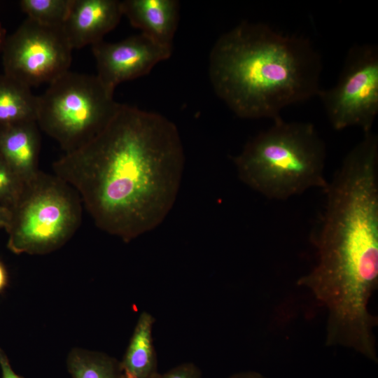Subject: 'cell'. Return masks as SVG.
Wrapping results in <instances>:
<instances>
[{
    "label": "cell",
    "instance_id": "obj_1",
    "mask_svg": "<svg viewBox=\"0 0 378 378\" xmlns=\"http://www.w3.org/2000/svg\"><path fill=\"white\" fill-rule=\"evenodd\" d=\"M185 166L175 124L120 104L94 138L52 164L96 226L127 243L158 227L171 211Z\"/></svg>",
    "mask_w": 378,
    "mask_h": 378
},
{
    "label": "cell",
    "instance_id": "obj_2",
    "mask_svg": "<svg viewBox=\"0 0 378 378\" xmlns=\"http://www.w3.org/2000/svg\"><path fill=\"white\" fill-rule=\"evenodd\" d=\"M322 61L305 37L263 22L243 21L223 33L209 55L216 95L238 117H281L292 104L318 96Z\"/></svg>",
    "mask_w": 378,
    "mask_h": 378
},
{
    "label": "cell",
    "instance_id": "obj_3",
    "mask_svg": "<svg viewBox=\"0 0 378 378\" xmlns=\"http://www.w3.org/2000/svg\"><path fill=\"white\" fill-rule=\"evenodd\" d=\"M326 144L315 126L279 117L233 158L240 181L270 200H286L310 188L324 190Z\"/></svg>",
    "mask_w": 378,
    "mask_h": 378
},
{
    "label": "cell",
    "instance_id": "obj_4",
    "mask_svg": "<svg viewBox=\"0 0 378 378\" xmlns=\"http://www.w3.org/2000/svg\"><path fill=\"white\" fill-rule=\"evenodd\" d=\"M78 192L55 174L41 170L24 182L9 209L7 247L15 254L46 255L62 247L81 224Z\"/></svg>",
    "mask_w": 378,
    "mask_h": 378
},
{
    "label": "cell",
    "instance_id": "obj_5",
    "mask_svg": "<svg viewBox=\"0 0 378 378\" xmlns=\"http://www.w3.org/2000/svg\"><path fill=\"white\" fill-rule=\"evenodd\" d=\"M38 98L36 123L64 153L94 138L120 105L96 75L70 71L50 83Z\"/></svg>",
    "mask_w": 378,
    "mask_h": 378
},
{
    "label": "cell",
    "instance_id": "obj_6",
    "mask_svg": "<svg viewBox=\"0 0 378 378\" xmlns=\"http://www.w3.org/2000/svg\"><path fill=\"white\" fill-rule=\"evenodd\" d=\"M335 130L358 127L372 131L378 114V46L355 44L344 58L336 84L318 96Z\"/></svg>",
    "mask_w": 378,
    "mask_h": 378
},
{
    "label": "cell",
    "instance_id": "obj_7",
    "mask_svg": "<svg viewBox=\"0 0 378 378\" xmlns=\"http://www.w3.org/2000/svg\"><path fill=\"white\" fill-rule=\"evenodd\" d=\"M71 48L62 27H49L26 18L7 36L4 74L29 88L51 83L69 71Z\"/></svg>",
    "mask_w": 378,
    "mask_h": 378
},
{
    "label": "cell",
    "instance_id": "obj_8",
    "mask_svg": "<svg viewBox=\"0 0 378 378\" xmlns=\"http://www.w3.org/2000/svg\"><path fill=\"white\" fill-rule=\"evenodd\" d=\"M92 51L96 76L113 94L120 83L148 74L172 53V49L156 43L141 33L117 42L102 40L92 46Z\"/></svg>",
    "mask_w": 378,
    "mask_h": 378
},
{
    "label": "cell",
    "instance_id": "obj_9",
    "mask_svg": "<svg viewBox=\"0 0 378 378\" xmlns=\"http://www.w3.org/2000/svg\"><path fill=\"white\" fill-rule=\"evenodd\" d=\"M122 15L120 1L72 0L62 29L71 48L80 49L102 41Z\"/></svg>",
    "mask_w": 378,
    "mask_h": 378
},
{
    "label": "cell",
    "instance_id": "obj_10",
    "mask_svg": "<svg viewBox=\"0 0 378 378\" xmlns=\"http://www.w3.org/2000/svg\"><path fill=\"white\" fill-rule=\"evenodd\" d=\"M123 15L131 24L156 43L173 49L179 20V3L176 0H125Z\"/></svg>",
    "mask_w": 378,
    "mask_h": 378
},
{
    "label": "cell",
    "instance_id": "obj_11",
    "mask_svg": "<svg viewBox=\"0 0 378 378\" xmlns=\"http://www.w3.org/2000/svg\"><path fill=\"white\" fill-rule=\"evenodd\" d=\"M38 128L36 121L0 127V155L24 182L40 171Z\"/></svg>",
    "mask_w": 378,
    "mask_h": 378
},
{
    "label": "cell",
    "instance_id": "obj_12",
    "mask_svg": "<svg viewBox=\"0 0 378 378\" xmlns=\"http://www.w3.org/2000/svg\"><path fill=\"white\" fill-rule=\"evenodd\" d=\"M155 317L147 312L139 315L120 362V378H159L153 338Z\"/></svg>",
    "mask_w": 378,
    "mask_h": 378
},
{
    "label": "cell",
    "instance_id": "obj_13",
    "mask_svg": "<svg viewBox=\"0 0 378 378\" xmlns=\"http://www.w3.org/2000/svg\"><path fill=\"white\" fill-rule=\"evenodd\" d=\"M38 101L31 88L4 74L0 75V127L36 122Z\"/></svg>",
    "mask_w": 378,
    "mask_h": 378
},
{
    "label": "cell",
    "instance_id": "obj_14",
    "mask_svg": "<svg viewBox=\"0 0 378 378\" xmlns=\"http://www.w3.org/2000/svg\"><path fill=\"white\" fill-rule=\"evenodd\" d=\"M66 365L73 378H120L119 361L100 351L73 348Z\"/></svg>",
    "mask_w": 378,
    "mask_h": 378
},
{
    "label": "cell",
    "instance_id": "obj_15",
    "mask_svg": "<svg viewBox=\"0 0 378 378\" xmlns=\"http://www.w3.org/2000/svg\"><path fill=\"white\" fill-rule=\"evenodd\" d=\"M72 0H21V10L29 18L49 27H62Z\"/></svg>",
    "mask_w": 378,
    "mask_h": 378
},
{
    "label": "cell",
    "instance_id": "obj_16",
    "mask_svg": "<svg viewBox=\"0 0 378 378\" xmlns=\"http://www.w3.org/2000/svg\"><path fill=\"white\" fill-rule=\"evenodd\" d=\"M24 184L0 155V204L10 209L18 199Z\"/></svg>",
    "mask_w": 378,
    "mask_h": 378
},
{
    "label": "cell",
    "instance_id": "obj_17",
    "mask_svg": "<svg viewBox=\"0 0 378 378\" xmlns=\"http://www.w3.org/2000/svg\"><path fill=\"white\" fill-rule=\"evenodd\" d=\"M159 378H202L200 369L192 363H181L163 374Z\"/></svg>",
    "mask_w": 378,
    "mask_h": 378
},
{
    "label": "cell",
    "instance_id": "obj_18",
    "mask_svg": "<svg viewBox=\"0 0 378 378\" xmlns=\"http://www.w3.org/2000/svg\"><path fill=\"white\" fill-rule=\"evenodd\" d=\"M0 368L1 378H24L12 368L10 360L4 349L0 346Z\"/></svg>",
    "mask_w": 378,
    "mask_h": 378
},
{
    "label": "cell",
    "instance_id": "obj_19",
    "mask_svg": "<svg viewBox=\"0 0 378 378\" xmlns=\"http://www.w3.org/2000/svg\"><path fill=\"white\" fill-rule=\"evenodd\" d=\"M10 216V209L0 204V229H6L9 223Z\"/></svg>",
    "mask_w": 378,
    "mask_h": 378
},
{
    "label": "cell",
    "instance_id": "obj_20",
    "mask_svg": "<svg viewBox=\"0 0 378 378\" xmlns=\"http://www.w3.org/2000/svg\"><path fill=\"white\" fill-rule=\"evenodd\" d=\"M8 276L7 270L4 264L0 261V293L8 285Z\"/></svg>",
    "mask_w": 378,
    "mask_h": 378
},
{
    "label": "cell",
    "instance_id": "obj_21",
    "mask_svg": "<svg viewBox=\"0 0 378 378\" xmlns=\"http://www.w3.org/2000/svg\"><path fill=\"white\" fill-rule=\"evenodd\" d=\"M229 378H266L261 374L254 371L241 372L231 375Z\"/></svg>",
    "mask_w": 378,
    "mask_h": 378
},
{
    "label": "cell",
    "instance_id": "obj_22",
    "mask_svg": "<svg viewBox=\"0 0 378 378\" xmlns=\"http://www.w3.org/2000/svg\"><path fill=\"white\" fill-rule=\"evenodd\" d=\"M6 38V31L0 22V53L2 52Z\"/></svg>",
    "mask_w": 378,
    "mask_h": 378
}]
</instances>
